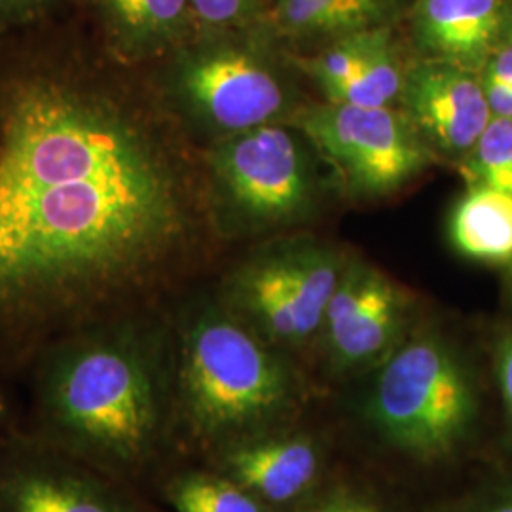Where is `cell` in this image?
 I'll use <instances>...</instances> for the list:
<instances>
[{"label": "cell", "instance_id": "cell-1", "mask_svg": "<svg viewBox=\"0 0 512 512\" xmlns=\"http://www.w3.org/2000/svg\"><path fill=\"white\" fill-rule=\"evenodd\" d=\"M190 230L183 171L107 74L37 63L0 86V321L109 304Z\"/></svg>", "mask_w": 512, "mask_h": 512}, {"label": "cell", "instance_id": "cell-2", "mask_svg": "<svg viewBox=\"0 0 512 512\" xmlns=\"http://www.w3.org/2000/svg\"><path fill=\"white\" fill-rule=\"evenodd\" d=\"M38 421L50 446L103 475L147 461L164 427L156 355L131 321H99L50 349L38 368Z\"/></svg>", "mask_w": 512, "mask_h": 512}, {"label": "cell", "instance_id": "cell-3", "mask_svg": "<svg viewBox=\"0 0 512 512\" xmlns=\"http://www.w3.org/2000/svg\"><path fill=\"white\" fill-rule=\"evenodd\" d=\"M179 401L196 435L224 439L272 416L287 397V374L236 319L203 310L184 329Z\"/></svg>", "mask_w": 512, "mask_h": 512}, {"label": "cell", "instance_id": "cell-4", "mask_svg": "<svg viewBox=\"0 0 512 512\" xmlns=\"http://www.w3.org/2000/svg\"><path fill=\"white\" fill-rule=\"evenodd\" d=\"M243 29L198 33L171 54L167 90L188 118L220 137L272 124L285 90Z\"/></svg>", "mask_w": 512, "mask_h": 512}, {"label": "cell", "instance_id": "cell-5", "mask_svg": "<svg viewBox=\"0 0 512 512\" xmlns=\"http://www.w3.org/2000/svg\"><path fill=\"white\" fill-rule=\"evenodd\" d=\"M473 408V391L461 366L431 338L406 344L387 361L368 406L387 439L425 458L461 439Z\"/></svg>", "mask_w": 512, "mask_h": 512}, {"label": "cell", "instance_id": "cell-6", "mask_svg": "<svg viewBox=\"0 0 512 512\" xmlns=\"http://www.w3.org/2000/svg\"><path fill=\"white\" fill-rule=\"evenodd\" d=\"M294 124L334 167L348 190L361 196L399 190L433 158L410 120L389 107L327 101L302 110Z\"/></svg>", "mask_w": 512, "mask_h": 512}, {"label": "cell", "instance_id": "cell-7", "mask_svg": "<svg viewBox=\"0 0 512 512\" xmlns=\"http://www.w3.org/2000/svg\"><path fill=\"white\" fill-rule=\"evenodd\" d=\"M205 162L213 196L236 220L272 224L310 205L308 162L287 129L266 124L220 137Z\"/></svg>", "mask_w": 512, "mask_h": 512}, {"label": "cell", "instance_id": "cell-8", "mask_svg": "<svg viewBox=\"0 0 512 512\" xmlns=\"http://www.w3.org/2000/svg\"><path fill=\"white\" fill-rule=\"evenodd\" d=\"M344 266L321 247H300L262 256L232 281V294L268 336L300 342L325 323L330 298Z\"/></svg>", "mask_w": 512, "mask_h": 512}, {"label": "cell", "instance_id": "cell-9", "mask_svg": "<svg viewBox=\"0 0 512 512\" xmlns=\"http://www.w3.org/2000/svg\"><path fill=\"white\" fill-rule=\"evenodd\" d=\"M0 512H131L107 475L46 450L0 456Z\"/></svg>", "mask_w": 512, "mask_h": 512}, {"label": "cell", "instance_id": "cell-10", "mask_svg": "<svg viewBox=\"0 0 512 512\" xmlns=\"http://www.w3.org/2000/svg\"><path fill=\"white\" fill-rule=\"evenodd\" d=\"M401 99L425 143L450 154L471 152L494 118L482 80L442 61L427 59L404 74Z\"/></svg>", "mask_w": 512, "mask_h": 512}, {"label": "cell", "instance_id": "cell-11", "mask_svg": "<svg viewBox=\"0 0 512 512\" xmlns=\"http://www.w3.org/2000/svg\"><path fill=\"white\" fill-rule=\"evenodd\" d=\"M401 315L403 298L385 275L363 264L344 268L323 323L334 357L351 366L378 357L395 338Z\"/></svg>", "mask_w": 512, "mask_h": 512}, {"label": "cell", "instance_id": "cell-12", "mask_svg": "<svg viewBox=\"0 0 512 512\" xmlns=\"http://www.w3.org/2000/svg\"><path fill=\"white\" fill-rule=\"evenodd\" d=\"M414 38L431 61L465 71L486 67L512 33L511 0H416Z\"/></svg>", "mask_w": 512, "mask_h": 512}, {"label": "cell", "instance_id": "cell-13", "mask_svg": "<svg viewBox=\"0 0 512 512\" xmlns=\"http://www.w3.org/2000/svg\"><path fill=\"white\" fill-rule=\"evenodd\" d=\"M118 63L160 59L198 37L192 0H82Z\"/></svg>", "mask_w": 512, "mask_h": 512}, {"label": "cell", "instance_id": "cell-14", "mask_svg": "<svg viewBox=\"0 0 512 512\" xmlns=\"http://www.w3.org/2000/svg\"><path fill=\"white\" fill-rule=\"evenodd\" d=\"M222 465L255 497L283 503L310 486L319 459L308 440H264L232 446Z\"/></svg>", "mask_w": 512, "mask_h": 512}, {"label": "cell", "instance_id": "cell-15", "mask_svg": "<svg viewBox=\"0 0 512 512\" xmlns=\"http://www.w3.org/2000/svg\"><path fill=\"white\" fill-rule=\"evenodd\" d=\"M399 4L368 0H270L256 23L291 38H340L389 27Z\"/></svg>", "mask_w": 512, "mask_h": 512}, {"label": "cell", "instance_id": "cell-16", "mask_svg": "<svg viewBox=\"0 0 512 512\" xmlns=\"http://www.w3.org/2000/svg\"><path fill=\"white\" fill-rule=\"evenodd\" d=\"M450 238L476 260H512V194L473 186L452 215Z\"/></svg>", "mask_w": 512, "mask_h": 512}, {"label": "cell", "instance_id": "cell-17", "mask_svg": "<svg viewBox=\"0 0 512 512\" xmlns=\"http://www.w3.org/2000/svg\"><path fill=\"white\" fill-rule=\"evenodd\" d=\"M403 84V69L393 48L391 31L387 27L361 71L325 95L329 103H346L357 107H389L397 97H401Z\"/></svg>", "mask_w": 512, "mask_h": 512}, {"label": "cell", "instance_id": "cell-18", "mask_svg": "<svg viewBox=\"0 0 512 512\" xmlns=\"http://www.w3.org/2000/svg\"><path fill=\"white\" fill-rule=\"evenodd\" d=\"M175 512H262L255 495L228 476L186 475L173 482Z\"/></svg>", "mask_w": 512, "mask_h": 512}, {"label": "cell", "instance_id": "cell-19", "mask_svg": "<svg viewBox=\"0 0 512 512\" xmlns=\"http://www.w3.org/2000/svg\"><path fill=\"white\" fill-rule=\"evenodd\" d=\"M385 29L387 27H376L334 38L327 50L310 59H300L298 65L304 73L310 74L323 92H330L332 88L348 82L361 71Z\"/></svg>", "mask_w": 512, "mask_h": 512}, {"label": "cell", "instance_id": "cell-20", "mask_svg": "<svg viewBox=\"0 0 512 512\" xmlns=\"http://www.w3.org/2000/svg\"><path fill=\"white\" fill-rule=\"evenodd\" d=\"M465 175L473 186L512 194V118L494 116L471 148Z\"/></svg>", "mask_w": 512, "mask_h": 512}, {"label": "cell", "instance_id": "cell-21", "mask_svg": "<svg viewBox=\"0 0 512 512\" xmlns=\"http://www.w3.org/2000/svg\"><path fill=\"white\" fill-rule=\"evenodd\" d=\"M268 4L270 0H192L200 33L247 29Z\"/></svg>", "mask_w": 512, "mask_h": 512}, {"label": "cell", "instance_id": "cell-22", "mask_svg": "<svg viewBox=\"0 0 512 512\" xmlns=\"http://www.w3.org/2000/svg\"><path fill=\"white\" fill-rule=\"evenodd\" d=\"M59 0H0V37L46 16Z\"/></svg>", "mask_w": 512, "mask_h": 512}, {"label": "cell", "instance_id": "cell-23", "mask_svg": "<svg viewBox=\"0 0 512 512\" xmlns=\"http://www.w3.org/2000/svg\"><path fill=\"white\" fill-rule=\"evenodd\" d=\"M484 76L512 86V33L503 40L484 67Z\"/></svg>", "mask_w": 512, "mask_h": 512}, {"label": "cell", "instance_id": "cell-24", "mask_svg": "<svg viewBox=\"0 0 512 512\" xmlns=\"http://www.w3.org/2000/svg\"><path fill=\"white\" fill-rule=\"evenodd\" d=\"M482 88L494 116L512 118V86L482 76Z\"/></svg>", "mask_w": 512, "mask_h": 512}, {"label": "cell", "instance_id": "cell-25", "mask_svg": "<svg viewBox=\"0 0 512 512\" xmlns=\"http://www.w3.org/2000/svg\"><path fill=\"white\" fill-rule=\"evenodd\" d=\"M499 382H501L505 403L512 414V338L505 344L499 359Z\"/></svg>", "mask_w": 512, "mask_h": 512}, {"label": "cell", "instance_id": "cell-26", "mask_svg": "<svg viewBox=\"0 0 512 512\" xmlns=\"http://www.w3.org/2000/svg\"><path fill=\"white\" fill-rule=\"evenodd\" d=\"M313 512H376L374 509H370V507H366V505H361V503H332V505H327V507H321V509H317V511Z\"/></svg>", "mask_w": 512, "mask_h": 512}, {"label": "cell", "instance_id": "cell-27", "mask_svg": "<svg viewBox=\"0 0 512 512\" xmlns=\"http://www.w3.org/2000/svg\"><path fill=\"white\" fill-rule=\"evenodd\" d=\"M6 416H8V404H6V397H4V393H2V387H0V427L4 425Z\"/></svg>", "mask_w": 512, "mask_h": 512}, {"label": "cell", "instance_id": "cell-28", "mask_svg": "<svg viewBox=\"0 0 512 512\" xmlns=\"http://www.w3.org/2000/svg\"><path fill=\"white\" fill-rule=\"evenodd\" d=\"M492 512H512V503H505V505H499V507H495Z\"/></svg>", "mask_w": 512, "mask_h": 512}, {"label": "cell", "instance_id": "cell-29", "mask_svg": "<svg viewBox=\"0 0 512 512\" xmlns=\"http://www.w3.org/2000/svg\"><path fill=\"white\" fill-rule=\"evenodd\" d=\"M368 2H387V4H399V0H368Z\"/></svg>", "mask_w": 512, "mask_h": 512}, {"label": "cell", "instance_id": "cell-30", "mask_svg": "<svg viewBox=\"0 0 512 512\" xmlns=\"http://www.w3.org/2000/svg\"><path fill=\"white\" fill-rule=\"evenodd\" d=\"M511 277H512V268H511Z\"/></svg>", "mask_w": 512, "mask_h": 512}]
</instances>
